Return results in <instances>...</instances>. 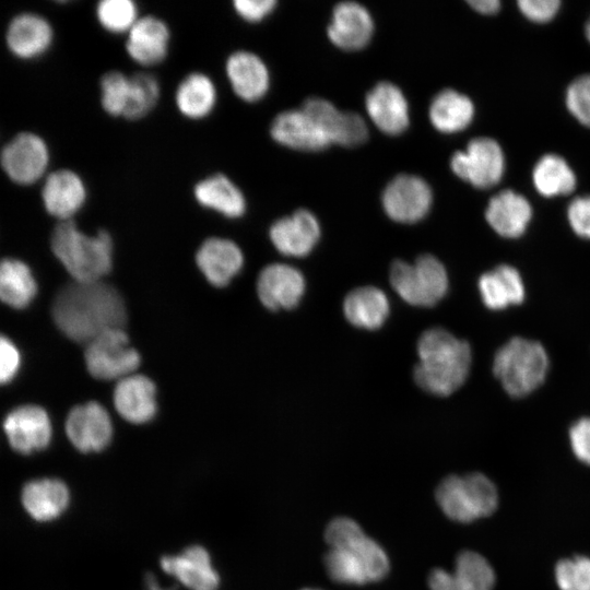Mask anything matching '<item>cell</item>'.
<instances>
[{"mask_svg": "<svg viewBox=\"0 0 590 590\" xmlns=\"http://www.w3.org/2000/svg\"><path fill=\"white\" fill-rule=\"evenodd\" d=\"M52 318L66 337L87 344L105 331L122 329L127 311L121 295L111 285L74 281L56 295Z\"/></svg>", "mask_w": 590, "mask_h": 590, "instance_id": "cell-1", "label": "cell"}, {"mask_svg": "<svg viewBox=\"0 0 590 590\" xmlns=\"http://www.w3.org/2000/svg\"><path fill=\"white\" fill-rule=\"evenodd\" d=\"M324 539L330 546L324 565L332 580L364 585L388 574L390 564L385 550L353 519L334 518L326 528Z\"/></svg>", "mask_w": 590, "mask_h": 590, "instance_id": "cell-2", "label": "cell"}, {"mask_svg": "<svg viewBox=\"0 0 590 590\" xmlns=\"http://www.w3.org/2000/svg\"><path fill=\"white\" fill-rule=\"evenodd\" d=\"M420 362L415 365V382L436 396H449L465 381L472 363L469 343L442 328L423 332L417 342Z\"/></svg>", "mask_w": 590, "mask_h": 590, "instance_id": "cell-3", "label": "cell"}, {"mask_svg": "<svg viewBox=\"0 0 590 590\" xmlns=\"http://www.w3.org/2000/svg\"><path fill=\"white\" fill-rule=\"evenodd\" d=\"M55 257L76 282H96L113 267L114 243L106 229L90 235L74 220L57 222L50 236Z\"/></svg>", "mask_w": 590, "mask_h": 590, "instance_id": "cell-4", "label": "cell"}, {"mask_svg": "<svg viewBox=\"0 0 590 590\" xmlns=\"http://www.w3.org/2000/svg\"><path fill=\"white\" fill-rule=\"evenodd\" d=\"M548 356L536 341L515 337L502 345L493 361V373L514 398L524 397L540 387L547 374Z\"/></svg>", "mask_w": 590, "mask_h": 590, "instance_id": "cell-5", "label": "cell"}, {"mask_svg": "<svg viewBox=\"0 0 590 590\" xmlns=\"http://www.w3.org/2000/svg\"><path fill=\"white\" fill-rule=\"evenodd\" d=\"M436 500L450 519L471 522L492 515L498 505L494 483L479 472L464 476L449 475L436 488Z\"/></svg>", "mask_w": 590, "mask_h": 590, "instance_id": "cell-6", "label": "cell"}, {"mask_svg": "<svg viewBox=\"0 0 590 590\" xmlns=\"http://www.w3.org/2000/svg\"><path fill=\"white\" fill-rule=\"evenodd\" d=\"M389 279L397 294L413 306H434L448 291L447 271L432 255H422L414 263L394 261Z\"/></svg>", "mask_w": 590, "mask_h": 590, "instance_id": "cell-7", "label": "cell"}, {"mask_svg": "<svg viewBox=\"0 0 590 590\" xmlns=\"http://www.w3.org/2000/svg\"><path fill=\"white\" fill-rule=\"evenodd\" d=\"M50 161L47 141L32 130L16 132L0 151L2 173L12 184L22 187L42 182L50 172Z\"/></svg>", "mask_w": 590, "mask_h": 590, "instance_id": "cell-8", "label": "cell"}, {"mask_svg": "<svg viewBox=\"0 0 590 590\" xmlns=\"http://www.w3.org/2000/svg\"><path fill=\"white\" fill-rule=\"evenodd\" d=\"M84 358L90 374L102 380H120L135 370L141 361L122 329L105 331L87 343Z\"/></svg>", "mask_w": 590, "mask_h": 590, "instance_id": "cell-9", "label": "cell"}, {"mask_svg": "<svg viewBox=\"0 0 590 590\" xmlns=\"http://www.w3.org/2000/svg\"><path fill=\"white\" fill-rule=\"evenodd\" d=\"M55 28L47 16L36 11H21L11 16L4 30V45L17 60L44 57L55 43Z\"/></svg>", "mask_w": 590, "mask_h": 590, "instance_id": "cell-10", "label": "cell"}, {"mask_svg": "<svg viewBox=\"0 0 590 590\" xmlns=\"http://www.w3.org/2000/svg\"><path fill=\"white\" fill-rule=\"evenodd\" d=\"M44 210L58 222L74 220L84 208L88 189L83 177L70 167L50 169L40 182Z\"/></svg>", "mask_w": 590, "mask_h": 590, "instance_id": "cell-11", "label": "cell"}, {"mask_svg": "<svg viewBox=\"0 0 590 590\" xmlns=\"http://www.w3.org/2000/svg\"><path fill=\"white\" fill-rule=\"evenodd\" d=\"M453 173L477 188L496 185L504 173V154L499 144L489 138L469 142L464 152H457L450 161Z\"/></svg>", "mask_w": 590, "mask_h": 590, "instance_id": "cell-12", "label": "cell"}, {"mask_svg": "<svg viewBox=\"0 0 590 590\" xmlns=\"http://www.w3.org/2000/svg\"><path fill=\"white\" fill-rule=\"evenodd\" d=\"M433 194L428 184L421 177L400 174L392 178L381 194L386 214L404 224L418 222L428 213Z\"/></svg>", "mask_w": 590, "mask_h": 590, "instance_id": "cell-13", "label": "cell"}, {"mask_svg": "<svg viewBox=\"0 0 590 590\" xmlns=\"http://www.w3.org/2000/svg\"><path fill=\"white\" fill-rule=\"evenodd\" d=\"M125 37L127 56L143 68L162 63L169 54L170 27L155 14H141Z\"/></svg>", "mask_w": 590, "mask_h": 590, "instance_id": "cell-14", "label": "cell"}, {"mask_svg": "<svg viewBox=\"0 0 590 590\" xmlns=\"http://www.w3.org/2000/svg\"><path fill=\"white\" fill-rule=\"evenodd\" d=\"M66 433L78 450L94 452L103 450L110 442L113 424L106 409L92 401L78 405L69 412Z\"/></svg>", "mask_w": 590, "mask_h": 590, "instance_id": "cell-15", "label": "cell"}, {"mask_svg": "<svg viewBox=\"0 0 590 590\" xmlns=\"http://www.w3.org/2000/svg\"><path fill=\"white\" fill-rule=\"evenodd\" d=\"M3 430L10 446L24 455L46 448L51 439V423L47 412L32 404L15 408L8 413Z\"/></svg>", "mask_w": 590, "mask_h": 590, "instance_id": "cell-16", "label": "cell"}, {"mask_svg": "<svg viewBox=\"0 0 590 590\" xmlns=\"http://www.w3.org/2000/svg\"><path fill=\"white\" fill-rule=\"evenodd\" d=\"M302 108L321 126L331 143L356 146L368 137L366 121L359 114L340 110L328 99L310 97Z\"/></svg>", "mask_w": 590, "mask_h": 590, "instance_id": "cell-17", "label": "cell"}, {"mask_svg": "<svg viewBox=\"0 0 590 590\" xmlns=\"http://www.w3.org/2000/svg\"><path fill=\"white\" fill-rule=\"evenodd\" d=\"M305 292V279L299 270L285 263H272L258 276L260 302L271 310L295 307Z\"/></svg>", "mask_w": 590, "mask_h": 590, "instance_id": "cell-18", "label": "cell"}, {"mask_svg": "<svg viewBox=\"0 0 590 590\" xmlns=\"http://www.w3.org/2000/svg\"><path fill=\"white\" fill-rule=\"evenodd\" d=\"M320 224L309 210L299 209L288 216L276 220L270 227V239L283 255L304 257L320 238Z\"/></svg>", "mask_w": 590, "mask_h": 590, "instance_id": "cell-19", "label": "cell"}, {"mask_svg": "<svg viewBox=\"0 0 590 590\" xmlns=\"http://www.w3.org/2000/svg\"><path fill=\"white\" fill-rule=\"evenodd\" d=\"M270 133L280 144L295 150L319 151L331 144L321 126L303 108L279 113Z\"/></svg>", "mask_w": 590, "mask_h": 590, "instance_id": "cell-20", "label": "cell"}, {"mask_svg": "<svg viewBox=\"0 0 590 590\" xmlns=\"http://www.w3.org/2000/svg\"><path fill=\"white\" fill-rule=\"evenodd\" d=\"M374 33V21L368 9L356 1L339 2L332 11L327 34L344 50H357L368 44Z\"/></svg>", "mask_w": 590, "mask_h": 590, "instance_id": "cell-21", "label": "cell"}, {"mask_svg": "<svg viewBox=\"0 0 590 590\" xmlns=\"http://www.w3.org/2000/svg\"><path fill=\"white\" fill-rule=\"evenodd\" d=\"M229 85L240 99H261L270 86V73L264 61L255 52L239 49L228 55L224 66Z\"/></svg>", "mask_w": 590, "mask_h": 590, "instance_id": "cell-22", "label": "cell"}, {"mask_svg": "<svg viewBox=\"0 0 590 590\" xmlns=\"http://www.w3.org/2000/svg\"><path fill=\"white\" fill-rule=\"evenodd\" d=\"M365 107L371 121L387 134H399L410 123L408 101L401 88L389 81L377 83L367 93Z\"/></svg>", "mask_w": 590, "mask_h": 590, "instance_id": "cell-23", "label": "cell"}, {"mask_svg": "<svg viewBox=\"0 0 590 590\" xmlns=\"http://www.w3.org/2000/svg\"><path fill=\"white\" fill-rule=\"evenodd\" d=\"M196 262L212 285L223 287L240 271L244 255L233 240L212 236L200 245Z\"/></svg>", "mask_w": 590, "mask_h": 590, "instance_id": "cell-24", "label": "cell"}, {"mask_svg": "<svg viewBox=\"0 0 590 590\" xmlns=\"http://www.w3.org/2000/svg\"><path fill=\"white\" fill-rule=\"evenodd\" d=\"M192 197L199 206L229 219L241 217L247 210L244 192L223 173H213L197 180Z\"/></svg>", "mask_w": 590, "mask_h": 590, "instance_id": "cell-25", "label": "cell"}, {"mask_svg": "<svg viewBox=\"0 0 590 590\" xmlns=\"http://www.w3.org/2000/svg\"><path fill=\"white\" fill-rule=\"evenodd\" d=\"M174 104L178 114L187 120L208 118L217 104V88L213 79L201 70L186 73L176 85Z\"/></svg>", "mask_w": 590, "mask_h": 590, "instance_id": "cell-26", "label": "cell"}, {"mask_svg": "<svg viewBox=\"0 0 590 590\" xmlns=\"http://www.w3.org/2000/svg\"><path fill=\"white\" fill-rule=\"evenodd\" d=\"M161 567L190 590H216L220 583L209 553L199 545L190 546L179 555L162 557Z\"/></svg>", "mask_w": 590, "mask_h": 590, "instance_id": "cell-27", "label": "cell"}, {"mask_svg": "<svg viewBox=\"0 0 590 590\" xmlns=\"http://www.w3.org/2000/svg\"><path fill=\"white\" fill-rule=\"evenodd\" d=\"M117 412L128 422L142 424L156 414V388L144 375H129L120 379L114 391Z\"/></svg>", "mask_w": 590, "mask_h": 590, "instance_id": "cell-28", "label": "cell"}, {"mask_svg": "<svg viewBox=\"0 0 590 590\" xmlns=\"http://www.w3.org/2000/svg\"><path fill=\"white\" fill-rule=\"evenodd\" d=\"M532 211L528 200L511 190H504L493 197L485 211L491 227L500 236H521L531 220Z\"/></svg>", "mask_w": 590, "mask_h": 590, "instance_id": "cell-29", "label": "cell"}, {"mask_svg": "<svg viewBox=\"0 0 590 590\" xmlns=\"http://www.w3.org/2000/svg\"><path fill=\"white\" fill-rule=\"evenodd\" d=\"M66 484L56 479L28 482L22 491V504L28 515L37 521H49L60 516L69 504Z\"/></svg>", "mask_w": 590, "mask_h": 590, "instance_id": "cell-30", "label": "cell"}, {"mask_svg": "<svg viewBox=\"0 0 590 590\" xmlns=\"http://www.w3.org/2000/svg\"><path fill=\"white\" fill-rule=\"evenodd\" d=\"M479 291L484 305L492 310L520 304L526 295L520 273L508 264H500L482 274Z\"/></svg>", "mask_w": 590, "mask_h": 590, "instance_id": "cell-31", "label": "cell"}, {"mask_svg": "<svg viewBox=\"0 0 590 590\" xmlns=\"http://www.w3.org/2000/svg\"><path fill=\"white\" fill-rule=\"evenodd\" d=\"M343 311L353 326L375 330L384 324L389 315V300L378 287H357L346 295Z\"/></svg>", "mask_w": 590, "mask_h": 590, "instance_id": "cell-32", "label": "cell"}, {"mask_svg": "<svg viewBox=\"0 0 590 590\" xmlns=\"http://www.w3.org/2000/svg\"><path fill=\"white\" fill-rule=\"evenodd\" d=\"M474 107L471 99L451 88L439 92L429 106L433 126L446 133L464 129L472 120Z\"/></svg>", "mask_w": 590, "mask_h": 590, "instance_id": "cell-33", "label": "cell"}, {"mask_svg": "<svg viewBox=\"0 0 590 590\" xmlns=\"http://www.w3.org/2000/svg\"><path fill=\"white\" fill-rule=\"evenodd\" d=\"M37 292L36 281L26 263L7 258L0 267V296L3 303L13 308H25Z\"/></svg>", "mask_w": 590, "mask_h": 590, "instance_id": "cell-34", "label": "cell"}, {"mask_svg": "<svg viewBox=\"0 0 590 590\" xmlns=\"http://www.w3.org/2000/svg\"><path fill=\"white\" fill-rule=\"evenodd\" d=\"M495 573L489 563L479 553L462 551L456 558L450 573V590H493Z\"/></svg>", "mask_w": 590, "mask_h": 590, "instance_id": "cell-35", "label": "cell"}, {"mask_svg": "<svg viewBox=\"0 0 590 590\" xmlns=\"http://www.w3.org/2000/svg\"><path fill=\"white\" fill-rule=\"evenodd\" d=\"M533 182L541 194L554 197L571 192L576 186V177L560 156L548 154L535 165Z\"/></svg>", "mask_w": 590, "mask_h": 590, "instance_id": "cell-36", "label": "cell"}, {"mask_svg": "<svg viewBox=\"0 0 590 590\" xmlns=\"http://www.w3.org/2000/svg\"><path fill=\"white\" fill-rule=\"evenodd\" d=\"M161 98L158 79L148 71L130 74V94L123 119L138 121L150 115Z\"/></svg>", "mask_w": 590, "mask_h": 590, "instance_id": "cell-37", "label": "cell"}, {"mask_svg": "<svg viewBox=\"0 0 590 590\" xmlns=\"http://www.w3.org/2000/svg\"><path fill=\"white\" fill-rule=\"evenodd\" d=\"M94 16L106 33L126 36L141 14L133 0H101L95 4Z\"/></svg>", "mask_w": 590, "mask_h": 590, "instance_id": "cell-38", "label": "cell"}, {"mask_svg": "<svg viewBox=\"0 0 590 590\" xmlns=\"http://www.w3.org/2000/svg\"><path fill=\"white\" fill-rule=\"evenodd\" d=\"M99 106L113 118H122L130 94V74L118 69L105 71L98 81Z\"/></svg>", "mask_w": 590, "mask_h": 590, "instance_id": "cell-39", "label": "cell"}, {"mask_svg": "<svg viewBox=\"0 0 590 590\" xmlns=\"http://www.w3.org/2000/svg\"><path fill=\"white\" fill-rule=\"evenodd\" d=\"M555 579L560 590H590V558L575 556L559 560Z\"/></svg>", "mask_w": 590, "mask_h": 590, "instance_id": "cell-40", "label": "cell"}, {"mask_svg": "<svg viewBox=\"0 0 590 590\" xmlns=\"http://www.w3.org/2000/svg\"><path fill=\"white\" fill-rule=\"evenodd\" d=\"M566 105L581 123L590 127V74L579 76L569 85Z\"/></svg>", "mask_w": 590, "mask_h": 590, "instance_id": "cell-41", "label": "cell"}, {"mask_svg": "<svg viewBox=\"0 0 590 590\" xmlns=\"http://www.w3.org/2000/svg\"><path fill=\"white\" fill-rule=\"evenodd\" d=\"M569 439L575 456L590 465V417L575 422L569 430Z\"/></svg>", "mask_w": 590, "mask_h": 590, "instance_id": "cell-42", "label": "cell"}, {"mask_svg": "<svg viewBox=\"0 0 590 590\" xmlns=\"http://www.w3.org/2000/svg\"><path fill=\"white\" fill-rule=\"evenodd\" d=\"M568 221L577 235L590 238V196L576 198L569 204Z\"/></svg>", "mask_w": 590, "mask_h": 590, "instance_id": "cell-43", "label": "cell"}, {"mask_svg": "<svg viewBox=\"0 0 590 590\" xmlns=\"http://www.w3.org/2000/svg\"><path fill=\"white\" fill-rule=\"evenodd\" d=\"M275 0H234L233 9L236 14L247 22H259L268 16L275 8Z\"/></svg>", "mask_w": 590, "mask_h": 590, "instance_id": "cell-44", "label": "cell"}, {"mask_svg": "<svg viewBox=\"0 0 590 590\" xmlns=\"http://www.w3.org/2000/svg\"><path fill=\"white\" fill-rule=\"evenodd\" d=\"M20 353L8 338L2 337L0 342V379L2 384L11 381L20 367Z\"/></svg>", "mask_w": 590, "mask_h": 590, "instance_id": "cell-45", "label": "cell"}, {"mask_svg": "<svg viewBox=\"0 0 590 590\" xmlns=\"http://www.w3.org/2000/svg\"><path fill=\"white\" fill-rule=\"evenodd\" d=\"M557 0H520L518 5L521 12L534 22L550 21L559 8Z\"/></svg>", "mask_w": 590, "mask_h": 590, "instance_id": "cell-46", "label": "cell"}, {"mask_svg": "<svg viewBox=\"0 0 590 590\" xmlns=\"http://www.w3.org/2000/svg\"><path fill=\"white\" fill-rule=\"evenodd\" d=\"M469 4L483 14H493L499 9V1L497 0H471Z\"/></svg>", "mask_w": 590, "mask_h": 590, "instance_id": "cell-47", "label": "cell"}, {"mask_svg": "<svg viewBox=\"0 0 590 590\" xmlns=\"http://www.w3.org/2000/svg\"><path fill=\"white\" fill-rule=\"evenodd\" d=\"M146 586H148V590H167V589H162L158 582L155 580V578L152 575H149L146 577Z\"/></svg>", "mask_w": 590, "mask_h": 590, "instance_id": "cell-48", "label": "cell"}, {"mask_svg": "<svg viewBox=\"0 0 590 590\" xmlns=\"http://www.w3.org/2000/svg\"><path fill=\"white\" fill-rule=\"evenodd\" d=\"M586 32H587V37H588V39L590 40V21H589L588 24H587Z\"/></svg>", "mask_w": 590, "mask_h": 590, "instance_id": "cell-49", "label": "cell"}, {"mask_svg": "<svg viewBox=\"0 0 590 590\" xmlns=\"http://www.w3.org/2000/svg\"><path fill=\"white\" fill-rule=\"evenodd\" d=\"M302 590H320V589L305 588V589H302Z\"/></svg>", "mask_w": 590, "mask_h": 590, "instance_id": "cell-50", "label": "cell"}]
</instances>
